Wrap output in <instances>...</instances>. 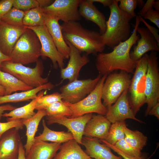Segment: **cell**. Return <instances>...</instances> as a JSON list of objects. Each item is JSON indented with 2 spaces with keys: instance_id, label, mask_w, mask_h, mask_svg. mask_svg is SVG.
<instances>
[{
  "instance_id": "obj_36",
  "label": "cell",
  "mask_w": 159,
  "mask_h": 159,
  "mask_svg": "<svg viewBox=\"0 0 159 159\" xmlns=\"http://www.w3.org/2000/svg\"><path fill=\"white\" fill-rule=\"evenodd\" d=\"M114 146L123 153L132 157L139 158L143 155L141 150L130 145L124 138L118 141Z\"/></svg>"
},
{
  "instance_id": "obj_16",
  "label": "cell",
  "mask_w": 159,
  "mask_h": 159,
  "mask_svg": "<svg viewBox=\"0 0 159 159\" xmlns=\"http://www.w3.org/2000/svg\"><path fill=\"white\" fill-rule=\"evenodd\" d=\"M26 28L11 25L0 21V51L10 56L14 45Z\"/></svg>"
},
{
  "instance_id": "obj_8",
  "label": "cell",
  "mask_w": 159,
  "mask_h": 159,
  "mask_svg": "<svg viewBox=\"0 0 159 159\" xmlns=\"http://www.w3.org/2000/svg\"><path fill=\"white\" fill-rule=\"evenodd\" d=\"M131 79L129 73L122 71L107 75L103 84L102 95V103L106 107L112 105L125 90L129 89Z\"/></svg>"
},
{
  "instance_id": "obj_44",
  "label": "cell",
  "mask_w": 159,
  "mask_h": 159,
  "mask_svg": "<svg viewBox=\"0 0 159 159\" xmlns=\"http://www.w3.org/2000/svg\"><path fill=\"white\" fill-rule=\"evenodd\" d=\"M155 0H148L143 6L141 10L139 11L138 15L141 17H143L144 15L150 9L153 8Z\"/></svg>"
},
{
  "instance_id": "obj_18",
  "label": "cell",
  "mask_w": 159,
  "mask_h": 159,
  "mask_svg": "<svg viewBox=\"0 0 159 159\" xmlns=\"http://www.w3.org/2000/svg\"><path fill=\"white\" fill-rule=\"evenodd\" d=\"M137 32L140 34V38L137 41V44L134 46L133 50L130 53L131 58L135 62L148 52L159 51V44L147 28L138 27Z\"/></svg>"
},
{
  "instance_id": "obj_20",
  "label": "cell",
  "mask_w": 159,
  "mask_h": 159,
  "mask_svg": "<svg viewBox=\"0 0 159 159\" xmlns=\"http://www.w3.org/2000/svg\"><path fill=\"white\" fill-rule=\"evenodd\" d=\"M57 18L46 14L45 25L59 52L65 59L69 57L70 49L64 40L62 27Z\"/></svg>"
},
{
  "instance_id": "obj_4",
  "label": "cell",
  "mask_w": 159,
  "mask_h": 159,
  "mask_svg": "<svg viewBox=\"0 0 159 159\" xmlns=\"http://www.w3.org/2000/svg\"><path fill=\"white\" fill-rule=\"evenodd\" d=\"M26 28L9 56L10 61L13 63L24 65L36 62L41 56V45L39 38L33 30Z\"/></svg>"
},
{
  "instance_id": "obj_26",
  "label": "cell",
  "mask_w": 159,
  "mask_h": 159,
  "mask_svg": "<svg viewBox=\"0 0 159 159\" xmlns=\"http://www.w3.org/2000/svg\"><path fill=\"white\" fill-rule=\"evenodd\" d=\"M59 149L53 159H89L90 158L74 139L64 143Z\"/></svg>"
},
{
  "instance_id": "obj_30",
  "label": "cell",
  "mask_w": 159,
  "mask_h": 159,
  "mask_svg": "<svg viewBox=\"0 0 159 159\" xmlns=\"http://www.w3.org/2000/svg\"><path fill=\"white\" fill-rule=\"evenodd\" d=\"M24 12L23 20L24 26L35 27L45 24L46 14L43 8L38 6Z\"/></svg>"
},
{
  "instance_id": "obj_10",
  "label": "cell",
  "mask_w": 159,
  "mask_h": 159,
  "mask_svg": "<svg viewBox=\"0 0 159 159\" xmlns=\"http://www.w3.org/2000/svg\"><path fill=\"white\" fill-rule=\"evenodd\" d=\"M77 80L62 86L60 88L62 100L71 104L76 103L86 97L94 89L101 77Z\"/></svg>"
},
{
  "instance_id": "obj_7",
  "label": "cell",
  "mask_w": 159,
  "mask_h": 159,
  "mask_svg": "<svg viewBox=\"0 0 159 159\" xmlns=\"http://www.w3.org/2000/svg\"><path fill=\"white\" fill-rule=\"evenodd\" d=\"M44 69L42 61L39 59L33 68L26 67L20 63L6 61L2 63L0 70L12 74L28 86L34 88L48 82L47 77H42Z\"/></svg>"
},
{
  "instance_id": "obj_52",
  "label": "cell",
  "mask_w": 159,
  "mask_h": 159,
  "mask_svg": "<svg viewBox=\"0 0 159 159\" xmlns=\"http://www.w3.org/2000/svg\"><path fill=\"white\" fill-rule=\"evenodd\" d=\"M5 90L2 86L0 85V97L5 95Z\"/></svg>"
},
{
  "instance_id": "obj_3",
  "label": "cell",
  "mask_w": 159,
  "mask_h": 159,
  "mask_svg": "<svg viewBox=\"0 0 159 159\" xmlns=\"http://www.w3.org/2000/svg\"><path fill=\"white\" fill-rule=\"evenodd\" d=\"M119 0H114L109 7L110 13L106 22V29L102 34L105 46L113 49L130 37V20L133 18L121 10L119 7Z\"/></svg>"
},
{
  "instance_id": "obj_25",
  "label": "cell",
  "mask_w": 159,
  "mask_h": 159,
  "mask_svg": "<svg viewBox=\"0 0 159 159\" xmlns=\"http://www.w3.org/2000/svg\"><path fill=\"white\" fill-rule=\"evenodd\" d=\"M46 115L45 110H38L35 115L31 118L27 119H21L23 125L26 128V141L24 146L26 156L35 141V135L40 121L43 117Z\"/></svg>"
},
{
  "instance_id": "obj_28",
  "label": "cell",
  "mask_w": 159,
  "mask_h": 159,
  "mask_svg": "<svg viewBox=\"0 0 159 159\" xmlns=\"http://www.w3.org/2000/svg\"><path fill=\"white\" fill-rule=\"evenodd\" d=\"M0 85L4 88L5 95L18 91H23L34 88L24 83L12 74L0 70Z\"/></svg>"
},
{
  "instance_id": "obj_24",
  "label": "cell",
  "mask_w": 159,
  "mask_h": 159,
  "mask_svg": "<svg viewBox=\"0 0 159 159\" xmlns=\"http://www.w3.org/2000/svg\"><path fill=\"white\" fill-rule=\"evenodd\" d=\"M54 87L53 84L48 82L39 87L28 90L0 96V105L9 102L15 103L32 100L37 97L40 91L43 90H51Z\"/></svg>"
},
{
  "instance_id": "obj_41",
  "label": "cell",
  "mask_w": 159,
  "mask_h": 159,
  "mask_svg": "<svg viewBox=\"0 0 159 159\" xmlns=\"http://www.w3.org/2000/svg\"><path fill=\"white\" fill-rule=\"evenodd\" d=\"M13 0H0V21L13 7Z\"/></svg>"
},
{
  "instance_id": "obj_33",
  "label": "cell",
  "mask_w": 159,
  "mask_h": 159,
  "mask_svg": "<svg viewBox=\"0 0 159 159\" xmlns=\"http://www.w3.org/2000/svg\"><path fill=\"white\" fill-rule=\"evenodd\" d=\"M25 12L12 7L1 19V21L8 24L17 26H23V19Z\"/></svg>"
},
{
  "instance_id": "obj_19",
  "label": "cell",
  "mask_w": 159,
  "mask_h": 159,
  "mask_svg": "<svg viewBox=\"0 0 159 159\" xmlns=\"http://www.w3.org/2000/svg\"><path fill=\"white\" fill-rule=\"evenodd\" d=\"M111 125V123L105 116L92 115L85 125L83 135L88 138L105 140Z\"/></svg>"
},
{
  "instance_id": "obj_49",
  "label": "cell",
  "mask_w": 159,
  "mask_h": 159,
  "mask_svg": "<svg viewBox=\"0 0 159 159\" xmlns=\"http://www.w3.org/2000/svg\"><path fill=\"white\" fill-rule=\"evenodd\" d=\"M39 6L44 8L51 5L54 1L51 0H37Z\"/></svg>"
},
{
  "instance_id": "obj_9",
  "label": "cell",
  "mask_w": 159,
  "mask_h": 159,
  "mask_svg": "<svg viewBox=\"0 0 159 159\" xmlns=\"http://www.w3.org/2000/svg\"><path fill=\"white\" fill-rule=\"evenodd\" d=\"M145 116L151 108L159 102V68L157 52L152 51L148 55L146 78Z\"/></svg>"
},
{
  "instance_id": "obj_51",
  "label": "cell",
  "mask_w": 159,
  "mask_h": 159,
  "mask_svg": "<svg viewBox=\"0 0 159 159\" xmlns=\"http://www.w3.org/2000/svg\"><path fill=\"white\" fill-rule=\"evenodd\" d=\"M153 7L155 9V10L159 11V1L158 0H155Z\"/></svg>"
},
{
  "instance_id": "obj_37",
  "label": "cell",
  "mask_w": 159,
  "mask_h": 159,
  "mask_svg": "<svg viewBox=\"0 0 159 159\" xmlns=\"http://www.w3.org/2000/svg\"><path fill=\"white\" fill-rule=\"evenodd\" d=\"M120 9L132 16L133 18L136 16L135 10L138 5L137 0H119Z\"/></svg>"
},
{
  "instance_id": "obj_38",
  "label": "cell",
  "mask_w": 159,
  "mask_h": 159,
  "mask_svg": "<svg viewBox=\"0 0 159 159\" xmlns=\"http://www.w3.org/2000/svg\"><path fill=\"white\" fill-rule=\"evenodd\" d=\"M38 6L37 0H13V7L24 11Z\"/></svg>"
},
{
  "instance_id": "obj_6",
  "label": "cell",
  "mask_w": 159,
  "mask_h": 159,
  "mask_svg": "<svg viewBox=\"0 0 159 159\" xmlns=\"http://www.w3.org/2000/svg\"><path fill=\"white\" fill-rule=\"evenodd\" d=\"M107 75L102 76L92 91L80 101L74 104L63 101L70 110L71 116L70 117H78L93 113L105 115L107 109L102 102V95L103 84Z\"/></svg>"
},
{
  "instance_id": "obj_42",
  "label": "cell",
  "mask_w": 159,
  "mask_h": 159,
  "mask_svg": "<svg viewBox=\"0 0 159 159\" xmlns=\"http://www.w3.org/2000/svg\"><path fill=\"white\" fill-rule=\"evenodd\" d=\"M102 143L107 146L110 149L116 152L118 154L121 156L124 159H146V157L144 155L139 158H135L127 155L123 153L117 148H116L114 145H111L103 140H100Z\"/></svg>"
},
{
  "instance_id": "obj_21",
  "label": "cell",
  "mask_w": 159,
  "mask_h": 159,
  "mask_svg": "<svg viewBox=\"0 0 159 159\" xmlns=\"http://www.w3.org/2000/svg\"><path fill=\"white\" fill-rule=\"evenodd\" d=\"M82 145L85 147V152L95 159H122L114 154L110 148L95 138L83 137Z\"/></svg>"
},
{
  "instance_id": "obj_13",
  "label": "cell",
  "mask_w": 159,
  "mask_h": 159,
  "mask_svg": "<svg viewBox=\"0 0 159 159\" xmlns=\"http://www.w3.org/2000/svg\"><path fill=\"white\" fill-rule=\"evenodd\" d=\"M92 113L86 114L78 117L71 118L62 115L46 116L47 124L56 123L66 127L73 135L74 139L82 145V139L85 125L91 118Z\"/></svg>"
},
{
  "instance_id": "obj_29",
  "label": "cell",
  "mask_w": 159,
  "mask_h": 159,
  "mask_svg": "<svg viewBox=\"0 0 159 159\" xmlns=\"http://www.w3.org/2000/svg\"><path fill=\"white\" fill-rule=\"evenodd\" d=\"M42 125L43 132L39 136L35 137V140L61 143L74 139L73 135L69 132L55 131L51 130L47 126L44 120H42Z\"/></svg>"
},
{
  "instance_id": "obj_50",
  "label": "cell",
  "mask_w": 159,
  "mask_h": 159,
  "mask_svg": "<svg viewBox=\"0 0 159 159\" xmlns=\"http://www.w3.org/2000/svg\"><path fill=\"white\" fill-rule=\"evenodd\" d=\"M11 60L10 56L6 55L0 51V69L2 63L4 61H10Z\"/></svg>"
},
{
  "instance_id": "obj_43",
  "label": "cell",
  "mask_w": 159,
  "mask_h": 159,
  "mask_svg": "<svg viewBox=\"0 0 159 159\" xmlns=\"http://www.w3.org/2000/svg\"><path fill=\"white\" fill-rule=\"evenodd\" d=\"M141 22H143L147 27V28L153 36L158 44H159V30L149 24L143 17L140 16Z\"/></svg>"
},
{
  "instance_id": "obj_48",
  "label": "cell",
  "mask_w": 159,
  "mask_h": 159,
  "mask_svg": "<svg viewBox=\"0 0 159 159\" xmlns=\"http://www.w3.org/2000/svg\"><path fill=\"white\" fill-rule=\"evenodd\" d=\"M93 3L99 2L102 4L104 6L109 7L113 3L114 0H91Z\"/></svg>"
},
{
  "instance_id": "obj_12",
  "label": "cell",
  "mask_w": 159,
  "mask_h": 159,
  "mask_svg": "<svg viewBox=\"0 0 159 159\" xmlns=\"http://www.w3.org/2000/svg\"><path fill=\"white\" fill-rule=\"evenodd\" d=\"M24 26L33 30L37 35L41 45V56L49 58L55 69L58 67L60 69L64 68L65 59L57 50L45 25L35 27Z\"/></svg>"
},
{
  "instance_id": "obj_17",
  "label": "cell",
  "mask_w": 159,
  "mask_h": 159,
  "mask_svg": "<svg viewBox=\"0 0 159 159\" xmlns=\"http://www.w3.org/2000/svg\"><path fill=\"white\" fill-rule=\"evenodd\" d=\"M19 127L11 129L2 135L0 140V159H18L21 142Z\"/></svg>"
},
{
  "instance_id": "obj_39",
  "label": "cell",
  "mask_w": 159,
  "mask_h": 159,
  "mask_svg": "<svg viewBox=\"0 0 159 159\" xmlns=\"http://www.w3.org/2000/svg\"><path fill=\"white\" fill-rule=\"evenodd\" d=\"M21 119H18L6 122H0V140L2 135L7 131L13 128L22 129L23 126Z\"/></svg>"
},
{
  "instance_id": "obj_14",
  "label": "cell",
  "mask_w": 159,
  "mask_h": 159,
  "mask_svg": "<svg viewBox=\"0 0 159 159\" xmlns=\"http://www.w3.org/2000/svg\"><path fill=\"white\" fill-rule=\"evenodd\" d=\"M128 91V90H125L113 105L106 107L107 110L105 116L111 123L127 119L144 123L135 117L130 104Z\"/></svg>"
},
{
  "instance_id": "obj_45",
  "label": "cell",
  "mask_w": 159,
  "mask_h": 159,
  "mask_svg": "<svg viewBox=\"0 0 159 159\" xmlns=\"http://www.w3.org/2000/svg\"><path fill=\"white\" fill-rule=\"evenodd\" d=\"M16 107L10 104H6L0 106V120H1L3 117V115L4 112L5 111H11Z\"/></svg>"
},
{
  "instance_id": "obj_27",
  "label": "cell",
  "mask_w": 159,
  "mask_h": 159,
  "mask_svg": "<svg viewBox=\"0 0 159 159\" xmlns=\"http://www.w3.org/2000/svg\"><path fill=\"white\" fill-rule=\"evenodd\" d=\"M45 93L44 90L40 91L37 97L29 103L22 107L16 108L8 113H4L3 117H8L6 119L7 121L18 119H27L31 118L36 113L34 110L38 100L44 95Z\"/></svg>"
},
{
  "instance_id": "obj_11",
  "label": "cell",
  "mask_w": 159,
  "mask_h": 159,
  "mask_svg": "<svg viewBox=\"0 0 159 159\" xmlns=\"http://www.w3.org/2000/svg\"><path fill=\"white\" fill-rule=\"evenodd\" d=\"M82 0H56L50 5L43 8L47 15L63 22L77 21L81 19L79 6Z\"/></svg>"
},
{
  "instance_id": "obj_46",
  "label": "cell",
  "mask_w": 159,
  "mask_h": 159,
  "mask_svg": "<svg viewBox=\"0 0 159 159\" xmlns=\"http://www.w3.org/2000/svg\"><path fill=\"white\" fill-rule=\"evenodd\" d=\"M148 115H154L159 119V102L156 103L149 111Z\"/></svg>"
},
{
  "instance_id": "obj_23",
  "label": "cell",
  "mask_w": 159,
  "mask_h": 159,
  "mask_svg": "<svg viewBox=\"0 0 159 159\" xmlns=\"http://www.w3.org/2000/svg\"><path fill=\"white\" fill-rule=\"evenodd\" d=\"M61 145L60 143L35 140L26 156V159H53Z\"/></svg>"
},
{
  "instance_id": "obj_22",
  "label": "cell",
  "mask_w": 159,
  "mask_h": 159,
  "mask_svg": "<svg viewBox=\"0 0 159 159\" xmlns=\"http://www.w3.org/2000/svg\"><path fill=\"white\" fill-rule=\"evenodd\" d=\"M91 0H82L79 6V11L81 17L95 23L99 27L102 35L106 29L105 17L104 14L96 7Z\"/></svg>"
},
{
  "instance_id": "obj_53",
  "label": "cell",
  "mask_w": 159,
  "mask_h": 159,
  "mask_svg": "<svg viewBox=\"0 0 159 159\" xmlns=\"http://www.w3.org/2000/svg\"><path fill=\"white\" fill-rule=\"evenodd\" d=\"M89 159H92V158H89Z\"/></svg>"
},
{
  "instance_id": "obj_15",
  "label": "cell",
  "mask_w": 159,
  "mask_h": 159,
  "mask_svg": "<svg viewBox=\"0 0 159 159\" xmlns=\"http://www.w3.org/2000/svg\"><path fill=\"white\" fill-rule=\"evenodd\" d=\"M70 49L69 60L67 67L60 69V77L63 80H68L71 82L78 80L81 69L90 62L88 55H82L78 49L70 43L65 41Z\"/></svg>"
},
{
  "instance_id": "obj_2",
  "label": "cell",
  "mask_w": 159,
  "mask_h": 159,
  "mask_svg": "<svg viewBox=\"0 0 159 159\" xmlns=\"http://www.w3.org/2000/svg\"><path fill=\"white\" fill-rule=\"evenodd\" d=\"M61 25L65 41L81 52L89 55L102 52L105 49L106 46L100 32L86 29L77 21L63 22Z\"/></svg>"
},
{
  "instance_id": "obj_5",
  "label": "cell",
  "mask_w": 159,
  "mask_h": 159,
  "mask_svg": "<svg viewBox=\"0 0 159 159\" xmlns=\"http://www.w3.org/2000/svg\"><path fill=\"white\" fill-rule=\"evenodd\" d=\"M148 55L145 54L136 61L128 92L130 104L135 115L145 103L146 78Z\"/></svg>"
},
{
  "instance_id": "obj_35",
  "label": "cell",
  "mask_w": 159,
  "mask_h": 159,
  "mask_svg": "<svg viewBox=\"0 0 159 159\" xmlns=\"http://www.w3.org/2000/svg\"><path fill=\"white\" fill-rule=\"evenodd\" d=\"M62 101L60 93L56 92L52 94L41 96L38 100L35 106L37 110H45L51 104Z\"/></svg>"
},
{
  "instance_id": "obj_47",
  "label": "cell",
  "mask_w": 159,
  "mask_h": 159,
  "mask_svg": "<svg viewBox=\"0 0 159 159\" xmlns=\"http://www.w3.org/2000/svg\"><path fill=\"white\" fill-rule=\"evenodd\" d=\"M18 159H26V155L24 146L21 142L19 145V155Z\"/></svg>"
},
{
  "instance_id": "obj_1",
  "label": "cell",
  "mask_w": 159,
  "mask_h": 159,
  "mask_svg": "<svg viewBox=\"0 0 159 159\" xmlns=\"http://www.w3.org/2000/svg\"><path fill=\"white\" fill-rule=\"evenodd\" d=\"M140 22V16L136 15L134 28L127 40L120 43L110 52L97 54L96 67L101 76L117 70L133 73L136 62L131 58L130 53L131 48L139 39V36L137 34V29Z\"/></svg>"
},
{
  "instance_id": "obj_40",
  "label": "cell",
  "mask_w": 159,
  "mask_h": 159,
  "mask_svg": "<svg viewBox=\"0 0 159 159\" xmlns=\"http://www.w3.org/2000/svg\"><path fill=\"white\" fill-rule=\"evenodd\" d=\"M143 19L149 20L159 28V11L153 8L150 9L143 16Z\"/></svg>"
},
{
  "instance_id": "obj_31",
  "label": "cell",
  "mask_w": 159,
  "mask_h": 159,
  "mask_svg": "<svg viewBox=\"0 0 159 159\" xmlns=\"http://www.w3.org/2000/svg\"><path fill=\"white\" fill-rule=\"evenodd\" d=\"M127 126L125 120L118 121L112 123L107 136L104 140L110 144L114 145L118 141L124 138Z\"/></svg>"
},
{
  "instance_id": "obj_32",
  "label": "cell",
  "mask_w": 159,
  "mask_h": 159,
  "mask_svg": "<svg viewBox=\"0 0 159 159\" xmlns=\"http://www.w3.org/2000/svg\"><path fill=\"white\" fill-rule=\"evenodd\" d=\"M124 139L130 145L141 151L146 145L148 138L142 132L132 130L127 127L125 131Z\"/></svg>"
},
{
  "instance_id": "obj_34",
  "label": "cell",
  "mask_w": 159,
  "mask_h": 159,
  "mask_svg": "<svg viewBox=\"0 0 159 159\" xmlns=\"http://www.w3.org/2000/svg\"><path fill=\"white\" fill-rule=\"evenodd\" d=\"M45 110L46 113V116L62 115L69 117L71 116L69 108L62 100L51 104Z\"/></svg>"
}]
</instances>
